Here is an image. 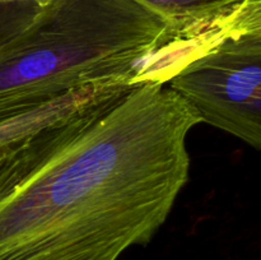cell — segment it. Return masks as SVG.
<instances>
[{
    "label": "cell",
    "instance_id": "4",
    "mask_svg": "<svg viewBox=\"0 0 261 260\" xmlns=\"http://www.w3.org/2000/svg\"><path fill=\"white\" fill-rule=\"evenodd\" d=\"M170 24L177 41H191L223 22L244 0H140Z\"/></svg>",
    "mask_w": 261,
    "mask_h": 260
},
{
    "label": "cell",
    "instance_id": "6",
    "mask_svg": "<svg viewBox=\"0 0 261 260\" xmlns=\"http://www.w3.org/2000/svg\"><path fill=\"white\" fill-rule=\"evenodd\" d=\"M50 2L51 0H0V4H9V3H35L37 7L43 8Z\"/></svg>",
    "mask_w": 261,
    "mask_h": 260
},
{
    "label": "cell",
    "instance_id": "5",
    "mask_svg": "<svg viewBox=\"0 0 261 260\" xmlns=\"http://www.w3.org/2000/svg\"><path fill=\"white\" fill-rule=\"evenodd\" d=\"M38 9L35 3L0 4V50L27 27Z\"/></svg>",
    "mask_w": 261,
    "mask_h": 260
},
{
    "label": "cell",
    "instance_id": "3",
    "mask_svg": "<svg viewBox=\"0 0 261 260\" xmlns=\"http://www.w3.org/2000/svg\"><path fill=\"white\" fill-rule=\"evenodd\" d=\"M168 87L212 125L261 149V0L205 33Z\"/></svg>",
    "mask_w": 261,
    "mask_h": 260
},
{
    "label": "cell",
    "instance_id": "1",
    "mask_svg": "<svg viewBox=\"0 0 261 260\" xmlns=\"http://www.w3.org/2000/svg\"><path fill=\"white\" fill-rule=\"evenodd\" d=\"M0 137V260H117L189 181L200 116L158 81L96 87Z\"/></svg>",
    "mask_w": 261,
    "mask_h": 260
},
{
    "label": "cell",
    "instance_id": "2",
    "mask_svg": "<svg viewBox=\"0 0 261 260\" xmlns=\"http://www.w3.org/2000/svg\"><path fill=\"white\" fill-rule=\"evenodd\" d=\"M175 40L140 0H51L0 50V127L86 89L153 81Z\"/></svg>",
    "mask_w": 261,
    "mask_h": 260
}]
</instances>
